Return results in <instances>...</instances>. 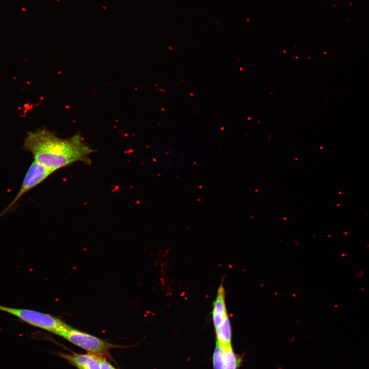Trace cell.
<instances>
[{"mask_svg": "<svg viewBox=\"0 0 369 369\" xmlns=\"http://www.w3.org/2000/svg\"><path fill=\"white\" fill-rule=\"evenodd\" d=\"M54 172L33 161L26 172L17 195L9 205L0 213V218L12 211L23 195L41 183Z\"/></svg>", "mask_w": 369, "mask_h": 369, "instance_id": "277c9868", "label": "cell"}, {"mask_svg": "<svg viewBox=\"0 0 369 369\" xmlns=\"http://www.w3.org/2000/svg\"><path fill=\"white\" fill-rule=\"evenodd\" d=\"M23 148L34 161L54 172L76 162L90 165V156L94 152L78 134L63 138L46 129L28 132Z\"/></svg>", "mask_w": 369, "mask_h": 369, "instance_id": "6da1fadb", "label": "cell"}, {"mask_svg": "<svg viewBox=\"0 0 369 369\" xmlns=\"http://www.w3.org/2000/svg\"><path fill=\"white\" fill-rule=\"evenodd\" d=\"M217 338L216 342L222 349L232 347L231 345V326L228 316L217 327L215 328Z\"/></svg>", "mask_w": 369, "mask_h": 369, "instance_id": "52a82bcc", "label": "cell"}, {"mask_svg": "<svg viewBox=\"0 0 369 369\" xmlns=\"http://www.w3.org/2000/svg\"><path fill=\"white\" fill-rule=\"evenodd\" d=\"M100 369H115L111 364L104 358L101 359Z\"/></svg>", "mask_w": 369, "mask_h": 369, "instance_id": "30bf717a", "label": "cell"}, {"mask_svg": "<svg viewBox=\"0 0 369 369\" xmlns=\"http://www.w3.org/2000/svg\"><path fill=\"white\" fill-rule=\"evenodd\" d=\"M59 336L74 344L97 355L106 353L114 345L87 333L75 329L68 325Z\"/></svg>", "mask_w": 369, "mask_h": 369, "instance_id": "3957f363", "label": "cell"}, {"mask_svg": "<svg viewBox=\"0 0 369 369\" xmlns=\"http://www.w3.org/2000/svg\"><path fill=\"white\" fill-rule=\"evenodd\" d=\"M223 351L222 369H238L241 362V358L233 351L232 347L222 349Z\"/></svg>", "mask_w": 369, "mask_h": 369, "instance_id": "ba28073f", "label": "cell"}, {"mask_svg": "<svg viewBox=\"0 0 369 369\" xmlns=\"http://www.w3.org/2000/svg\"><path fill=\"white\" fill-rule=\"evenodd\" d=\"M223 351L221 346L216 342L213 355L214 369H222L223 363Z\"/></svg>", "mask_w": 369, "mask_h": 369, "instance_id": "9c48e42d", "label": "cell"}, {"mask_svg": "<svg viewBox=\"0 0 369 369\" xmlns=\"http://www.w3.org/2000/svg\"><path fill=\"white\" fill-rule=\"evenodd\" d=\"M63 357L72 362L78 369H100L102 358L97 354H63Z\"/></svg>", "mask_w": 369, "mask_h": 369, "instance_id": "5b68a950", "label": "cell"}, {"mask_svg": "<svg viewBox=\"0 0 369 369\" xmlns=\"http://www.w3.org/2000/svg\"><path fill=\"white\" fill-rule=\"evenodd\" d=\"M0 311L12 315L29 325L58 335L68 326L55 316L33 310L15 308L0 304Z\"/></svg>", "mask_w": 369, "mask_h": 369, "instance_id": "7a4b0ae2", "label": "cell"}, {"mask_svg": "<svg viewBox=\"0 0 369 369\" xmlns=\"http://www.w3.org/2000/svg\"><path fill=\"white\" fill-rule=\"evenodd\" d=\"M225 290L222 284L219 286L217 296L213 304L212 319L214 327L221 324L228 316L225 299Z\"/></svg>", "mask_w": 369, "mask_h": 369, "instance_id": "8992f818", "label": "cell"}]
</instances>
